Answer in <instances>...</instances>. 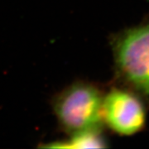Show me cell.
Returning <instances> with one entry per match:
<instances>
[{
  "label": "cell",
  "mask_w": 149,
  "mask_h": 149,
  "mask_svg": "<svg viewBox=\"0 0 149 149\" xmlns=\"http://www.w3.org/2000/svg\"><path fill=\"white\" fill-rule=\"evenodd\" d=\"M103 116L117 133L131 135L143 127L145 119L141 102L128 92L112 91L103 100Z\"/></svg>",
  "instance_id": "3"
},
{
  "label": "cell",
  "mask_w": 149,
  "mask_h": 149,
  "mask_svg": "<svg viewBox=\"0 0 149 149\" xmlns=\"http://www.w3.org/2000/svg\"><path fill=\"white\" fill-rule=\"evenodd\" d=\"M73 134V137L68 141L56 143L47 147L61 148H100L105 147L104 140L96 132V129L82 131Z\"/></svg>",
  "instance_id": "4"
},
{
  "label": "cell",
  "mask_w": 149,
  "mask_h": 149,
  "mask_svg": "<svg viewBox=\"0 0 149 149\" xmlns=\"http://www.w3.org/2000/svg\"><path fill=\"white\" fill-rule=\"evenodd\" d=\"M116 56L127 80L149 96V25L126 32L117 43Z\"/></svg>",
  "instance_id": "2"
},
{
  "label": "cell",
  "mask_w": 149,
  "mask_h": 149,
  "mask_svg": "<svg viewBox=\"0 0 149 149\" xmlns=\"http://www.w3.org/2000/svg\"><path fill=\"white\" fill-rule=\"evenodd\" d=\"M102 105L103 100L95 87L78 83L56 97L54 110L61 126L75 133L98 128L103 116Z\"/></svg>",
  "instance_id": "1"
}]
</instances>
